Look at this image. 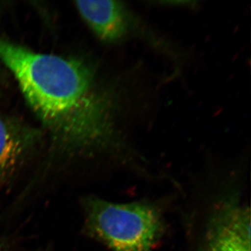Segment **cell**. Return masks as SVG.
Segmentation results:
<instances>
[{
    "mask_svg": "<svg viewBox=\"0 0 251 251\" xmlns=\"http://www.w3.org/2000/svg\"><path fill=\"white\" fill-rule=\"evenodd\" d=\"M0 60L12 73L49 132L52 154L50 166L112 146L110 105L85 63L36 52L1 37Z\"/></svg>",
    "mask_w": 251,
    "mask_h": 251,
    "instance_id": "obj_1",
    "label": "cell"
},
{
    "mask_svg": "<svg viewBox=\"0 0 251 251\" xmlns=\"http://www.w3.org/2000/svg\"><path fill=\"white\" fill-rule=\"evenodd\" d=\"M82 207L86 233L112 251H153L164 233L161 210L147 201L115 203L88 196Z\"/></svg>",
    "mask_w": 251,
    "mask_h": 251,
    "instance_id": "obj_2",
    "label": "cell"
},
{
    "mask_svg": "<svg viewBox=\"0 0 251 251\" xmlns=\"http://www.w3.org/2000/svg\"><path fill=\"white\" fill-rule=\"evenodd\" d=\"M250 211L234 202L212 214L206 234L207 251H251Z\"/></svg>",
    "mask_w": 251,
    "mask_h": 251,
    "instance_id": "obj_3",
    "label": "cell"
},
{
    "mask_svg": "<svg viewBox=\"0 0 251 251\" xmlns=\"http://www.w3.org/2000/svg\"><path fill=\"white\" fill-rule=\"evenodd\" d=\"M37 140L32 130L0 116V190L14 179L28 161Z\"/></svg>",
    "mask_w": 251,
    "mask_h": 251,
    "instance_id": "obj_4",
    "label": "cell"
},
{
    "mask_svg": "<svg viewBox=\"0 0 251 251\" xmlns=\"http://www.w3.org/2000/svg\"><path fill=\"white\" fill-rule=\"evenodd\" d=\"M81 17L100 40L115 43L128 32V17L122 2L117 1H77Z\"/></svg>",
    "mask_w": 251,
    "mask_h": 251,
    "instance_id": "obj_5",
    "label": "cell"
},
{
    "mask_svg": "<svg viewBox=\"0 0 251 251\" xmlns=\"http://www.w3.org/2000/svg\"><path fill=\"white\" fill-rule=\"evenodd\" d=\"M0 251H4L2 245H1V242H0Z\"/></svg>",
    "mask_w": 251,
    "mask_h": 251,
    "instance_id": "obj_6",
    "label": "cell"
}]
</instances>
